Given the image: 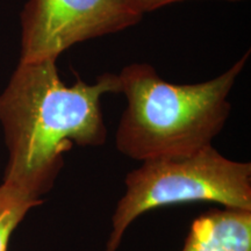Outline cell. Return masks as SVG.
Returning <instances> with one entry per match:
<instances>
[{"instance_id": "cell-1", "label": "cell", "mask_w": 251, "mask_h": 251, "mask_svg": "<svg viewBox=\"0 0 251 251\" xmlns=\"http://www.w3.org/2000/svg\"><path fill=\"white\" fill-rule=\"evenodd\" d=\"M56 62H19L0 94V124L8 150L2 183L34 199L54 187L64 155L74 146L105 144L101 98L121 93L119 76L112 72L92 84L76 74L74 85H67Z\"/></svg>"}, {"instance_id": "cell-2", "label": "cell", "mask_w": 251, "mask_h": 251, "mask_svg": "<svg viewBox=\"0 0 251 251\" xmlns=\"http://www.w3.org/2000/svg\"><path fill=\"white\" fill-rule=\"evenodd\" d=\"M250 50L211 80L174 84L148 63L118 74L127 106L115 134L122 155L139 162L186 156L212 146L230 115L228 97L247 67Z\"/></svg>"}, {"instance_id": "cell-3", "label": "cell", "mask_w": 251, "mask_h": 251, "mask_svg": "<svg viewBox=\"0 0 251 251\" xmlns=\"http://www.w3.org/2000/svg\"><path fill=\"white\" fill-rule=\"evenodd\" d=\"M125 185L105 251H118L135 220L161 207L207 201L251 212V164L228 158L213 146L191 155L142 162L126 176Z\"/></svg>"}, {"instance_id": "cell-4", "label": "cell", "mask_w": 251, "mask_h": 251, "mask_svg": "<svg viewBox=\"0 0 251 251\" xmlns=\"http://www.w3.org/2000/svg\"><path fill=\"white\" fill-rule=\"evenodd\" d=\"M142 18L128 0H28L20 14L19 62L57 59L77 43L136 26Z\"/></svg>"}, {"instance_id": "cell-5", "label": "cell", "mask_w": 251, "mask_h": 251, "mask_svg": "<svg viewBox=\"0 0 251 251\" xmlns=\"http://www.w3.org/2000/svg\"><path fill=\"white\" fill-rule=\"evenodd\" d=\"M181 251H251V212L211 209L194 220Z\"/></svg>"}, {"instance_id": "cell-6", "label": "cell", "mask_w": 251, "mask_h": 251, "mask_svg": "<svg viewBox=\"0 0 251 251\" xmlns=\"http://www.w3.org/2000/svg\"><path fill=\"white\" fill-rule=\"evenodd\" d=\"M42 202V199H34L4 183L0 185V251L8 250L15 229L31 208Z\"/></svg>"}, {"instance_id": "cell-7", "label": "cell", "mask_w": 251, "mask_h": 251, "mask_svg": "<svg viewBox=\"0 0 251 251\" xmlns=\"http://www.w3.org/2000/svg\"><path fill=\"white\" fill-rule=\"evenodd\" d=\"M128 1H129V4L133 6L139 13L144 15L146 13H149V12L165 7V6L176 4V2L187 1V0H128ZM221 1L240 2L244 1V0H221Z\"/></svg>"}]
</instances>
